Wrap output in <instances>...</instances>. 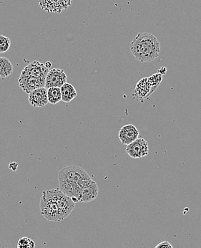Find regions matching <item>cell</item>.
<instances>
[{
    "mask_svg": "<svg viewBox=\"0 0 201 248\" xmlns=\"http://www.w3.org/2000/svg\"><path fill=\"white\" fill-rule=\"evenodd\" d=\"M131 53L137 61L150 62L160 53V43L157 37L149 32H140L129 44Z\"/></svg>",
    "mask_w": 201,
    "mask_h": 248,
    "instance_id": "1",
    "label": "cell"
},
{
    "mask_svg": "<svg viewBox=\"0 0 201 248\" xmlns=\"http://www.w3.org/2000/svg\"><path fill=\"white\" fill-rule=\"evenodd\" d=\"M77 166H70L59 171L58 174L59 189L65 195L71 197L74 202H79L82 189L75 180Z\"/></svg>",
    "mask_w": 201,
    "mask_h": 248,
    "instance_id": "2",
    "label": "cell"
},
{
    "mask_svg": "<svg viewBox=\"0 0 201 248\" xmlns=\"http://www.w3.org/2000/svg\"><path fill=\"white\" fill-rule=\"evenodd\" d=\"M40 208L42 215L48 221L59 222L65 219L57 204L46 193L45 191L43 192V196L40 200Z\"/></svg>",
    "mask_w": 201,
    "mask_h": 248,
    "instance_id": "3",
    "label": "cell"
},
{
    "mask_svg": "<svg viewBox=\"0 0 201 248\" xmlns=\"http://www.w3.org/2000/svg\"><path fill=\"white\" fill-rule=\"evenodd\" d=\"M45 192L57 204L64 218L65 219L68 217L75 207V202L73 200L71 197L65 195L59 188L50 189Z\"/></svg>",
    "mask_w": 201,
    "mask_h": 248,
    "instance_id": "4",
    "label": "cell"
},
{
    "mask_svg": "<svg viewBox=\"0 0 201 248\" xmlns=\"http://www.w3.org/2000/svg\"><path fill=\"white\" fill-rule=\"evenodd\" d=\"M126 152L132 159H141L148 155V143L144 139L138 138L127 145Z\"/></svg>",
    "mask_w": 201,
    "mask_h": 248,
    "instance_id": "5",
    "label": "cell"
},
{
    "mask_svg": "<svg viewBox=\"0 0 201 248\" xmlns=\"http://www.w3.org/2000/svg\"><path fill=\"white\" fill-rule=\"evenodd\" d=\"M44 83H45V80H41V79L32 77L22 71L19 76V87L28 94L33 91L34 90L44 88Z\"/></svg>",
    "mask_w": 201,
    "mask_h": 248,
    "instance_id": "6",
    "label": "cell"
},
{
    "mask_svg": "<svg viewBox=\"0 0 201 248\" xmlns=\"http://www.w3.org/2000/svg\"><path fill=\"white\" fill-rule=\"evenodd\" d=\"M67 79L68 78H67L66 74L63 70L54 68L51 71H49L47 73L44 88L46 89L53 87L61 88L67 83Z\"/></svg>",
    "mask_w": 201,
    "mask_h": 248,
    "instance_id": "7",
    "label": "cell"
},
{
    "mask_svg": "<svg viewBox=\"0 0 201 248\" xmlns=\"http://www.w3.org/2000/svg\"><path fill=\"white\" fill-rule=\"evenodd\" d=\"M72 0H39V4L44 11L47 13H60L68 8Z\"/></svg>",
    "mask_w": 201,
    "mask_h": 248,
    "instance_id": "8",
    "label": "cell"
},
{
    "mask_svg": "<svg viewBox=\"0 0 201 248\" xmlns=\"http://www.w3.org/2000/svg\"><path fill=\"white\" fill-rule=\"evenodd\" d=\"M119 140L123 145H128L139 137V131L135 125L128 124L120 128L119 131Z\"/></svg>",
    "mask_w": 201,
    "mask_h": 248,
    "instance_id": "9",
    "label": "cell"
},
{
    "mask_svg": "<svg viewBox=\"0 0 201 248\" xmlns=\"http://www.w3.org/2000/svg\"><path fill=\"white\" fill-rule=\"evenodd\" d=\"M24 73L36 78L45 80L49 69L46 68L44 63L35 61L24 68Z\"/></svg>",
    "mask_w": 201,
    "mask_h": 248,
    "instance_id": "10",
    "label": "cell"
},
{
    "mask_svg": "<svg viewBox=\"0 0 201 248\" xmlns=\"http://www.w3.org/2000/svg\"><path fill=\"white\" fill-rule=\"evenodd\" d=\"M29 104L34 108H43L48 104L47 89L40 88L29 93Z\"/></svg>",
    "mask_w": 201,
    "mask_h": 248,
    "instance_id": "11",
    "label": "cell"
},
{
    "mask_svg": "<svg viewBox=\"0 0 201 248\" xmlns=\"http://www.w3.org/2000/svg\"><path fill=\"white\" fill-rule=\"evenodd\" d=\"M154 91L153 88L150 86V83H148L147 78H145L141 79L137 83L135 91H134L133 96L136 98L137 100L143 101L150 96Z\"/></svg>",
    "mask_w": 201,
    "mask_h": 248,
    "instance_id": "12",
    "label": "cell"
},
{
    "mask_svg": "<svg viewBox=\"0 0 201 248\" xmlns=\"http://www.w3.org/2000/svg\"><path fill=\"white\" fill-rule=\"evenodd\" d=\"M98 192H99V189H98V185L93 180L88 186L82 189L80 202H90L92 200H95L98 197Z\"/></svg>",
    "mask_w": 201,
    "mask_h": 248,
    "instance_id": "13",
    "label": "cell"
},
{
    "mask_svg": "<svg viewBox=\"0 0 201 248\" xmlns=\"http://www.w3.org/2000/svg\"><path fill=\"white\" fill-rule=\"evenodd\" d=\"M62 101L65 103H70L77 96V92L73 86L70 83H65L60 88Z\"/></svg>",
    "mask_w": 201,
    "mask_h": 248,
    "instance_id": "14",
    "label": "cell"
},
{
    "mask_svg": "<svg viewBox=\"0 0 201 248\" xmlns=\"http://www.w3.org/2000/svg\"><path fill=\"white\" fill-rule=\"evenodd\" d=\"M13 73V65L7 58L0 57V78L4 79L11 76Z\"/></svg>",
    "mask_w": 201,
    "mask_h": 248,
    "instance_id": "15",
    "label": "cell"
},
{
    "mask_svg": "<svg viewBox=\"0 0 201 248\" xmlns=\"http://www.w3.org/2000/svg\"><path fill=\"white\" fill-rule=\"evenodd\" d=\"M47 99L50 104L55 105L62 101L60 88H50V89H47Z\"/></svg>",
    "mask_w": 201,
    "mask_h": 248,
    "instance_id": "16",
    "label": "cell"
},
{
    "mask_svg": "<svg viewBox=\"0 0 201 248\" xmlns=\"http://www.w3.org/2000/svg\"><path fill=\"white\" fill-rule=\"evenodd\" d=\"M162 79H163V76L160 73H156V74L153 75L151 77L147 78L148 83H150V86L154 91H156L158 86L161 83Z\"/></svg>",
    "mask_w": 201,
    "mask_h": 248,
    "instance_id": "17",
    "label": "cell"
},
{
    "mask_svg": "<svg viewBox=\"0 0 201 248\" xmlns=\"http://www.w3.org/2000/svg\"><path fill=\"white\" fill-rule=\"evenodd\" d=\"M11 46V40L5 36L0 35V53L8 51Z\"/></svg>",
    "mask_w": 201,
    "mask_h": 248,
    "instance_id": "18",
    "label": "cell"
},
{
    "mask_svg": "<svg viewBox=\"0 0 201 248\" xmlns=\"http://www.w3.org/2000/svg\"><path fill=\"white\" fill-rule=\"evenodd\" d=\"M17 248H35V242L28 237H22L19 240Z\"/></svg>",
    "mask_w": 201,
    "mask_h": 248,
    "instance_id": "19",
    "label": "cell"
},
{
    "mask_svg": "<svg viewBox=\"0 0 201 248\" xmlns=\"http://www.w3.org/2000/svg\"><path fill=\"white\" fill-rule=\"evenodd\" d=\"M155 248H173L172 245L168 241H163L159 243Z\"/></svg>",
    "mask_w": 201,
    "mask_h": 248,
    "instance_id": "20",
    "label": "cell"
},
{
    "mask_svg": "<svg viewBox=\"0 0 201 248\" xmlns=\"http://www.w3.org/2000/svg\"><path fill=\"white\" fill-rule=\"evenodd\" d=\"M17 167H18V164L16 162H11L9 165V168L11 169L13 171H17Z\"/></svg>",
    "mask_w": 201,
    "mask_h": 248,
    "instance_id": "21",
    "label": "cell"
},
{
    "mask_svg": "<svg viewBox=\"0 0 201 248\" xmlns=\"http://www.w3.org/2000/svg\"><path fill=\"white\" fill-rule=\"evenodd\" d=\"M44 65H45V67L47 69H49V68H50V67L52 66V63L50 62H47L44 63Z\"/></svg>",
    "mask_w": 201,
    "mask_h": 248,
    "instance_id": "22",
    "label": "cell"
}]
</instances>
